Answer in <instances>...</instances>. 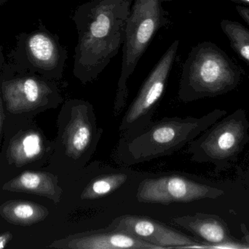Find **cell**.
<instances>
[{
	"label": "cell",
	"instance_id": "cell-15",
	"mask_svg": "<svg viewBox=\"0 0 249 249\" xmlns=\"http://www.w3.org/2000/svg\"><path fill=\"white\" fill-rule=\"evenodd\" d=\"M4 191L27 193L60 203L63 190L56 175L45 171H25L3 185Z\"/></svg>",
	"mask_w": 249,
	"mask_h": 249
},
{
	"label": "cell",
	"instance_id": "cell-2",
	"mask_svg": "<svg viewBox=\"0 0 249 249\" xmlns=\"http://www.w3.org/2000/svg\"><path fill=\"white\" fill-rule=\"evenodd\" d=\"M227 114L225 110L216 108L198 118L165 117L152 121L139 133L121 136L115 159L124 165H134L171 156Z\"/></svg>",
	"mask_w": 249,
	"mask_h": 249
},
{
	"label": "cell",
	"instance_id": "cell-11",
	"mask_svg": "<svg viewBox=\"0 0 249 249\" xmlns=\"http://www.w3.org/2000/svg\"><path fill=\"white\" fill-rule=\"evenodd\" d=\"M109 226L160 249L211 248L210 246L201 244L161 222L144 216L123 215L115 218Z\"/></svg>",
	"mask_w": 249,
	"mask_h": 249
},
{
	"label": "cell",
	"instance_id": "cell-14",
	"mask_svg": "<svg viewBox=\"0 0 249 249\" xmlns=\"http://www.w3.org/2000/svg\"><path fill=\"white\" fill-rule=\"evenodd\" d=\"M53 152V144L44 135L42 132L29 130L20 132L10 140L7 148L9 163L21 168L36 162Z\"/></svg>",
	"mask_w": 249,
	"mask_h": 249
},
{
	"label": "cell",
	"instance_id": "cell-23",
	"mask_svg": "<svg viewBox=\"0 0 249 249\" xmlns=\"http://www.w3.org/2000/svg\"><path fill=\"white\" fill-rule=\"evenodd\" d=\"M228 1L238 3V4H243L247 7H249V0H228Z\"/></svg>",
	"mask_w": 249,
	"mask_h": 249
},
{
	"label": "cell",
	"instance_id": "cell-4",
	"mask_svg": "<svg viewBox=\"0 0 249 249\" xmlns=\"http://www.w3.org/2000/svg\"><path fill=\"white\" fill-rule=\"evenodd\" d=\"M58 127L53 152L68 172L78 173L93 157L104 133L93 105L83 99H69L61 108Z\"/></svg>",
	"mask_w": 249,
	"mask_h": 249
},
{
	"label": "cell",
	"instance_id": "cell-8",
	"mask_svg": "<svg viewBox=\"0 0 249 249\" xmlns=\"http://www.w3.org/2000/svg\"><path fill=\"white\" fill-rule=\"evenodd\" d=\"M3 103L10 114L55 108L63 102L55 80L20 70L6 62L0 76Z\"/></svg>",
	"mask_w": 249,
	"mask_h": 249
},
{
	"label": "cell",
	"instance_id": "cell-22",
	"mask_svg": "<svg viewBox=\"0 0 249 249\" xmlns=\"http://www.w3.org/2000/svg\"><path fill=\"white\" fill-rule=\"evenodd\" d=\"M5 64V58H4V55H3L2 48H1V45H0V76H1V73H2Z\"/></svg>",
	"mask_w": 249,
	"mask_h": 249
},
{
	"label": "cell",
	"instance_id": "cell-1",
	"mask_svg": "<svg viewBox=\"0 0 249 249\" xmlns=\"http://www.w3.org/2000/svg\"><path fill=\"white\" fill-rule=\"evenodd\" d=\"M133 0H90L77 7L72 20L78 33L73 74L93 81L118 54Z\"/></svg>",
	"mask_w": 249,
	"mask_h": 249
},
{
	"label": "cell",
	"instance_id": "cell-17",
	"mask_svg": "<svg viewBox=\"0 0 249 249\" xmlns=\"http://www.w3.org/2000/svg\"><path fill=\"white\" fill-rule=\"evenodd\" d=\"M128 180L125 172L104 174L92 180L81 194L83 200H93L109 195L124 185Z\"/></svg>",
	"mask_w": 249,
	"mask_h": 249
},
{
	"label": "cell",
	"instance_id": "cell-13",
	"mask_svg": "<svg viewBox=\"0 0 249 249\" xmlns=\"http://www.w3.org/2000/svg\"><path fill=\"white\" fill-rule=\"evenodd\" d=\"M175 225L211 244L212 248L247 249L231 235L226 222L217 215L197 213L172 219Z\"/></svg>",
	"mask_w": 249,
	"mask_h": 249
},
{
	"label": "cell",
	"instance_id": "cell-18",
	"mask_svg": "<svg viewBox=\"0 0 249 249\" xmlns=\"http://www.w3.org/2000/svg\"><path fill=\"white\" fill-rule=\"evenodd\" d=\"M220 26L232 49L249 66V29L239 22L228 19H223Z\"/></svg>",
	"mask_w": 249,
	"mask_h": 249
},
{
	"label": "cell",
	"instance_id": "cell-5",
	"mask_svg": "<svg viewBox=\"0 0 249 249\" xmlns=\"http://www.w3.org/2000/svg\"><path fill=\"white\" fill-rule=\"evenodd\" d=\"M174 0H133L126 23L121 76L115 97V115L124 109L128 92L127 83L156 32L168 23L163 1Z\"/></svg>",
	"mask_w": 249,
	"mask_h": 249
},
{
	"label": "cell",
	"instance_id": "cell-3",
	"mask_svg": "<svg viewBox=\"0 0 249 249\" xmlns=\"http://www.w3.org/2000/svg\"><path fill=\"white\" fill-rule=\"evenodd\" d=\"M243 75L242 69L217 45L200 42L183 65L178 99L191 102L229 93L241 84Z\"/></svg>",
	"mask_w": 249,
	"mask_h": 249
},
{
	"label": "cell",
	"instance_id": "cell-16",
	"mask_svg": "<svg viewBox=\"0 0 249 249\" xmlns=\"http://www.w3.org/2000/svg\"><path fill=\"white\" fill-rule=\"evenodd\" d=\"M48 215L46 207L27 200H8L0 206V216L18 226H32L45 220Z\"/></svg>",
	"mask_w": 249,
	"mask_h": 249
},
{
	"label": "cell",
	"instance_id": "cell-9",
	"mask_svg": "<svg viewBox=\"0 0 249 249\" xmlns=\"http://www.w3.org/2000/svg\"><path fill=\"white\" fill-rule=\"evenodd\" d=\"M179 41L175 40L161 57L139 89L122 118L121 136L136 134L146 128L162 99L177 57Z\"/></svg>",
	"mask_w": 249,
	"mask_h": 249
},
{
	"label": "cell",
	"instance_id": "cell-6",
	"mask_svg": "<svg viewBox=\"0 0 249 249\" xmlns=\"http://www.w3.org/2000/svg\"><path fill=\"white\" fill-rule=\"evenodd\" d=\"M249 141V121L239 108L222 117L188 144L187 152L197 163L212 164L216 173L228 171L238 162Z\"/></svg>",
	"mask_w": 249,
	"mask_h": 249
},
{
	"label": "cell",
	"instance_id": "cell-7",
	"mask_svg": "<svg viewBox=\"0 0 249 249\" xmlns=\"http://www.w3.org/2000/svg\"><path fill=\"white\" fill-rule=\"evenodd\" d=\"M16 38V45L8 54V64L49 80L62 78L68 52L58 35L41 23L35 30L19 34Z\"/></svg>",
	"mask_w": 249,
	"mask_h": 249
},
{
	"label": "cell",
	"instance_id": "cell-19",
	"mask_svg": "<svg viewBox=\"0 0 249 249\" xmlns=\"http://www.w3.org/2000/svg\"><path fill=\"white\" fill-rule=\"evenodd\" d=\"M235 10L238 12V15L242 18L243 20L249 26V7L237 5Z\"/></svg>",
	"mask_w": 249,
	"mask_h": 249
},
{
	"label": "cell",
	"instance_id": "cell-10",
	"mask_svg": "<svg viewBox=\"0 0 249 249\" xmlns=\"http://www.w3.org/2000/svg\"><path fill=\"white\" fill-rule=\"evenodd\" d=\"M223 190L197 182L179 175L146 178L139 184L136 199L139 203L168 206L174 203H191L225 195Z\"/></svg>",
	"mask_w": 249,
	"mask_h": 249
},
{
	"label": "cell",
	"instance_id": "cell-20",
	"mask_svg": "<svg viewBox=\"0 0 249 249\" xmlns=\"http://www.w3.org/2000/svg\"><path fill=\"white\" fill-rule=\"evenodd\" d=\"M13 239V234L10 232L0 234V249L6 248Z\"/></svg>",
	"mask_w": 249,
	"mask_h": 249
},
{
	"label": "cell",
	"instance_id": "cell-12",
	"mask_svg": "<svg viewBox=\"0 0 249 249\" xmlns=\"http://www.w3.org/2000/svg\"><path fill=\"white\" fill-rule=\"evenodd\" d=\"M48 247L58 249H160L109 226L106 229L71 234L53 241Z\"/></svg>",
	"mask_w": 249,
	"mask_h": 249
},
{
	"label": "cell",
	"instance_id": "cell-24",
	"mask_svg": "<svg viewBox=\"0 0 249 249\" xmlns=\"http://www.w3.org/2000/svg\"><path fill=\"white\" fill-rule=\"evenodd\" d=\"M8 1L9 0H0V5H2L3 4H4V3Z\"/></svg>",
	"mask_w": 249,
	"mask_h": 249
},
{
	"label": "cell",
	"instance_id": "cell-21",
	"mask_svg": "<svg viewBox=\"0 0 249 249\" xmlns=\"http://www.w3.org/2000/svg\"><path fill=\"white\" fill-rule=\"evenodd\" d=\"M1 83V80H0ZM4 103H3L2 96H1V89H0V137H1V129H2L3 122H4Z\"/></svg>",
	"mask_w": 249,
	"mask_h": 249
}]
</instances>
